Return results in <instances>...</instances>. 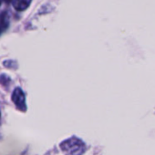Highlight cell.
<instances>
[{"label":"cell","mask_w":155,"mask_h":155,"mask_svg":"<svg viewBox=\"0 0 155 155\" xmlns=\"http://www.w3.org/2000/svg\"><path fill=\"white\" fill-rule=\"evenodd\" d=\"M31 3V0H13V6L18 11L26 10Z\"/></svg>","instance_id":"obj_3"},{"label":"cell","mask_w":155,"mask_h":155,"mask_svg":"<svg viewBox=\"0 0 155 155\" xmlns=\"http://www.w3.org/2000/svg\"><path fill=\"white\" fill-rule=\"evenodd\" d=\"M12 101L17 106V108L22 111H26L27 106H26V98L25 94L22 91L20 88H17L12 94Z\"/></svg>","instance_id":"obj_2"},{"label":"cell","mask_w":155,"mask_h":155,"mask_svg":"<svg viewBox=\"0 0 155 155\" xmlns=\"http://www.w3.org/2000/svg\"><path fill=\"white\" fill-rule=\"evenodd\" d=\"M4 1H5L6 3H10V2L13 1V0H4Z\"/></svg>","instance_id":"obj_5"},{"label":"cell","mask_w":155,"mask_h":155,"mask_svg":"<svg viewBox=\"0 0 155 155\" xmlns=\"http://www.w3.org/2000/svg\"><path fill=\"white\" fill-rule=\"evenodd\" d=\"M0 120H1V114H0Z\"/></svg>","instance_id":"obj_6"},{"label":"cell","mask_w":155,"mask_h":155,"mask_svg":"<svg viewBox=\"0 0 155 155\" xmlns=\"http://www.w3.org/2000/svg\"><path fill=\"white\" fill-rule=\"evenodd\" d=\"M0 5H1V0H0Z\"/></svg>","instance_id":"obj_7"},{"label":"cell","mask_w":155,"mask_h":155,"mask_svg":"<svg viewBox=\"0 0 155 155\" xmlns=\"http://www.w3.org/2000/svg\"><path fill=\"white\" fill-rule=\"evenodd\" d=\"M8 27V17L6 12L0 14V33Z\"/></svg>","instance_id":"obj_4"},{"label":"cell","mask_w":155,"mask_h":155,"mask_svg":"<svg viewBox=\"0 0 155 155\" xmlns=\"http://www.w3.org/2000/svg\"><path fill=\"white\" fill-rule=\"evenodd\" d=\"M60 148L67 155H82L86 150L84 142L76 137L64 140L60 144Z\"/></svg>","instance_id":"obj_1"}]
</instances>
